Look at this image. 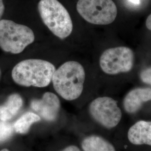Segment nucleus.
<instances>
[{"instance_id":"obj_19","label":"nucleus","mask_w":151,"mask_h":151,"mask_svg":"<svg viewBox=\"0 0 151 151\" xmlns=\"http://www.w3.org/2000/svg\"><path fill=\"white\" fill-rule=\"evenodd\" d=\"M132 3L135 5H138L140 3V0H129Z\"/></svg>"},{"instance_id":"obj_7","label":"nucleus","mask_w":151,"mask_h":151,"mask_svg":"<svg viewBox=\"0 0 151 151\" xmlns=\"http://www.w3.org/2000/svg\"><path fill=\"white\" fill-rule=\"evenodd\" d=\"M89 112L93 119L108 129L117 126L122 117L117 102L109 97H98L93 100L89 106Z\"/></svg>"},{"instance_id":"obj_2","label":"nucleus","mask_w":151,"mask_h":151,"mask_svg":"<svg viewBox=\"0 0 151 151\" xmlns=\"http://www.w3.org/2000/svg\"><path fill=\"white\" fill-rule=\"evenodd\" d=\"M55 68L48 61L38 59L22 60L12 70L14 82L22 86L44 87L52 80Z\"/></svg>"},{"instance_id":"obj_5","label":"nucleus","mask_w":151,"mask_h":151,"mask_svg":"<svg viewBox=\"0 0 151 151\" xmlns=\"http://www.w3.org/2000/svg\"><path fill=\"white\" fill-rule=\"evenodd\" d=\"M77 10L86 22L108 25L115 20L118 10L113 0H78Z\"/></svg>"},{"instance_id":"obj_4","label":"nucleus","mask_w":151,"mask_h":151,"mask_svg":"<svg viewBox=\"0 0 151 151\" xmlns=\"http://www.w3.org/2000/svg\"><path fill=\"white\" fill-rule=\"evenodd\" d=\"M34 40L30 28L9 20H0V48L6 52L20 53Z\"/></svg>"},{"instance_id":"obj_21","label":"nucleus","mask_w":151,"mask_h":151,"mask_svg":"<svg viewBox=\"0 0 151 151\" xmlns=\"http://www.w3.org/2000/svg\"><path fill=\"white\" fill-rule=\"evenodd\" d=\"M1 69H0V76H1Z\"/></svg>"},{"instance_id":"obj_6","label":"nucleus","mask_w":151,"mask_h":151,"mask_svg":"<svg viewBox=\"0 0 151 151\" xmlns=\"http://www.w3.org/2000/svg\"><path fill=\"white\" fill-rule=\"evenodd\" d=\"M134 53L126 47L111 48L104 52L100 58V65L104 72L108 75H117L128 72L134 64Z\"/></svg>"},{"instance_id":"obj_18","label":"nucleus","mask_w":151,"mask_h":151,"mask_svg":"<svg viewBox=\"0 0 151 151\" xmlns=\"http://www.w3.org/2000/svg\"><path fill=\"white\" fill-rule=\"evenodd\" d=\"M146 27L150 30H151V14L147 17L146 22Z\"/></svg>"},{"instance_id":"obj_14","label":"nucleus","mask_w":151,"mask_h":151,"mask_svg":"<svg viewBox=\"0 0 151 151\" xmlns=\"http://www.w3.org/2000/svg\"><path fill=\"white\" fill-rule=\"evenodd\" d=\"M13 132V127L6 122H0V142L5 141L11 137Z\"/></svg>"},{"instance_id":"obj_20","label":"nucleus","mask_w":151,"mask_h":151,"mask_svg":"<svg viewBox=\"0 0 151 151\" xmlns=\"http://www.w3.org/2000/svg\"><path fill=\"white\" fill-rule=\"evenodd\" d=\"M10 151L9 150H7V149H4V150H1V151Z\"/></svg>"},{"instance_id":"obj_13","label":"nucleus","mask_w":151,"mask_h":151,"mask_svg":"<svg viewBox=\"0 0 151 151\" xmlns=\"http://www.w3.org/2000/svg\"><path fill=\"white\" fill-rule=\"evenodd\" d=\"M40 120V116L33 113H27L22 115L14 125V129L17 133L25 134L34 123Z\"/></svg>"},{"instance_id":"obj_12","label":"nucleus","mask_w":151,"mask_h":151,"mask_svg":"<svg viewBox=\"0 0 151 151\" xmlns=\"http://www.w3.org/2000/svg\"><path fill=\"white\" fill-rule=\"evenodd\" d=\"M82 148L84 151H115L109 142L97 135H91L84 139Z\"/></svg>"},{"instance_id":"obj_8","label":"nucleus","mask_w":151,"mask_h":151,"mask_svg":"<svg viewBox=\"0 0 151 151\" xmlns=\"http://www.w3.org/2000/svg\"><path fill=\"white\" fill-rule=\"evenodd\" d=\"M32 109L47 121H53L60 111V101L54 93L45 92L41 99H34L30 104Z\"/></svg>"},{"instance_id":"obj_3","label":"nucleus","mask_w":151,"mask_h":151,"mask_svg":"<svg viewBox=\"0 0 151 151\" xmlns=\"http://www.w3.org/2000/svg\"><path fill=\"white\" fill-rule=\"evenodd\" d=\"M38 11L44 24L60 39L70 36L73 23L67 9L58 0H40Z\"/></svg>"},{"instance_id":"obj_17","label":"nucleus","mask_w":151,"mask_h":151,"mask_svg":"<svg viewBox=\"0 0 151 151\" xmlns=\"http://www.w3.org/2000/svg\"><path fill=\"white\" fill-rule=\"evenodd\" d=\"M5 11V6L3 2V0H0V20Z\"/></svg>"},{"instance_id":"obj_1","label":"nucleus","mask_w":151,"mask_h":151,"mask_svg":"<svg viewBox=\"0 0 151 151\" xmlns=\"http://www.w3.org/2000/svg\"><path fill=\"white\" fill-rule=\"evenodd\" d=\"M85 72L77 62H65L54 71L52 82L54 90L66 100L71 101L80 96L83 91Z\"/></svg>"},{"instance_id":"obj_11","label":"nucleus","mask_w":151,"mask_h":151,"mask_svg":"<svg viewBox=\"0 0 151 151\" xmlns=\"http://www.w3.org/2000/svg\"><path fill=\"white\" fill-rule=\"evenodd\" d=\"M23 100L20 95L14 93L10 95L6 103L0 105V120L7 122L13 118L21 109Z\"/></svg>"},{"instance_id":"obj_9","label":"nucleus","mask_w":151,"mask_h":151,"mask_svg":"<svg viewBox=\"0 0 151 151\" xmlns=\"http://www.w3.org/2000/svg\"><path fill=\"white\" fill-rule=\"evenodd\" d=\"M151 101V88H137L129 92L123 100L124 109L128 113L134 114L144 103Z\"/></svg>"},{"instance_id":"obj_15","label":"nucleus","mask_w":151,"mask_h":151,"mask_svg":"<svg viewBox=\"0 0 151 151\" xmlns=\"http://www.w3.org/2000/svg\"><path fill=\"white\" fill-rule=\"evenodd\" d=\"M140 78L143 83L151 86V67L140 72Z\"/></svg>"},{"instance_id":"obj_10","label":"nucleus","mask_w":151,"mask_h":151,"mask_svg":"<svg viewBox=\"0 0 151 151\" xmlns=\"http://www.w3.org/2000/svg\"><path fill=\"white\" fill-rule=\"evenodd\" d=\"M128 138L134 145L151 146V122L140 120L133 124L128 130Z\"/></svg>"},{"instance_id":"obj_16","label":"nucleus","mask_w":151,"mask_h":151,"mask_svg":"<svg viewBox=\"0 0 151 151\" xmlns=\"http://www.w3.org/2000/svg\"><path fill=\"white\" fill-rule=\"evenodd\" d=\"M62 151H81L80 150L75 146H68Z\"/></svg>"}]
</instances>
